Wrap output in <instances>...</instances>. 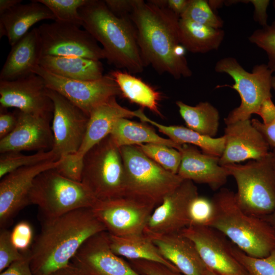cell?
I'll return each mask as SVG.
<instances>
[{"mask_svg": "<svg viewBox=\"0 0 275 275\" xmlns=\"http://www.w3.org/2000/svg\"><path fill=\"white\" fill-rule=\"evenodd\" d=\"M129 17L146 66L177 79L192 75L179 39V16L150 1L135 0Z\"/></svg>", "mask_w": 275, "mask_h": 275, "instance_id": "6da1fadb", "label": "cell"}, {"mask_svg": "<svg viewBox=\"0 0 275 275\" xmlns=\"http://www.w3.org/2000/svg\"><path fill=\"white\" fill-rule=\"evenodd\" d=\"M41 221V231L30 249L31 266L36 275H50L65 267L86 241L106 231L91 208Z\"/></svg>", "mask_w": 275, "mask_h": 275, "instance_id": "7a4b0ae2", "label": "cell"}, {"mask_svg": "<svg viewBox=\"0 0 275 275\" xmlns=\"http://www.w3.org/2000/svg\"><path fill=\"white\" fill-rule=\"evenodd\" d=\"M79 13L82 26L101 43L109 64L131 73L143 71L146 66L130 17L117 16L99 0H88Z\"/></svg>", "mask_w": 275, "mask_h": 275, "instance_id": "3957f363", "label": "cell"}, {"mask_svg": "<svg viewBox=\"0 0 275 275\" xmlns=\"http://www.w3.org/2000/svg\"><path fill=\"white\" fill-rule=\"evenodd\" d=\"M214 214L209 225L224 235L247 255L268 256L275 249V231L262 217L244 211L235 193L221 188L211 199Z\"/></svg>", "mask_w": 275, "mask_h": 275, "instance_id": "277c9868", "label": "cell"}, {"mask_svg": "<svg viewBox=\"0 0 275 275\" xmlns=\"http://www.w3.org/2000/svg\"><path fill=\"white\" fill-rule=\"evenodd\" d=\"M97 200L81 182L63 176L56 168L39 174L29 195V204L38 207L41 221L78 209L92 208Z\"/></svg>", "mask_w": 275, "mask_h": 275, "instance_id": "5b68a950", "label": "cell"}, {"mask_svg": "<svg viewBox=\"0 0 275 275\" xmlns=\"http://www.w3.org/2000/svg\"><path fill=\"white\" fill-rule=\"evenodd\" d=\"M80 182L98 200L125 196L126 175L120 148L109 135L84 156Z\"/></svg>", "mask_w": 275, "mask_h": 275, "instance_id": "8992f818", "label": "cell"}, {"mask_svg": "<svg viewBox=\"0 0 275 275\" xmlns=\"http://www.w3.org/2000/svg\"><path fill=\"white\" fill-rule=\"evenodd\" d=\"M126 175V195L156 206L184 180L146 156L138 146L120 147Z\"/></svg>", "mask_w": 275, "mask_h": 275, "instance_id": "52a82bcc", "label": "cell"}, {"mask_svg": "<svg viewBox=\"0 0 275 275\" xmlns=\"http://www.w3.org/2000/svg\"><path fill=\"white\" fill-rule=\"evenodd\" d=\"M223 166L236 182V200L244 211L263 217L274 211L275 171L271 151L260 160Z\"/></svg>", "mask_w": 275, "mask_h": 275, "instance_id": "ba28073f", "label": "cell"}, {"mask_svg": "<svg viewBox=\"0 0 275 275\" xmlns=\"http://www.w3.org/2000/svg\"><path fill=\"white\" fill-rule=\"evenodd\" d=\"M215 72L225 73L234 80L232 86L225 85L236 90L241 103L225 118L226 125L238 121L250 119L252 115L257 114L262 103L271 97L272 72L267 64L255 66L251 72L246 71L232 57L219 60L214 67Z\"/></svg>", "mask_w": 275, "mask_h": 275, "instance_id": "9c48e42d", "label": "cell"}, {"mask_svg": "<svg viewBox=\"0 0 275 275\" xmlns=\"http://www.w3.org/2000/svg\"><path fill=\"white\" fill-rule=\"evenodd\" d=\"M32 72L41 76L48 89L64 96L89 116L98 106L121 95L110 74L95 80H77L54 74L39 65L33 68Z\"/></svg>", "mask_w": 275, "mask_h": 275, "instance_id": "30bf717a", "label": "cell"}, {"mask_svg": "<svg viewBox=\"0 0 275 275\" xmlns=\"http://www.w3.org/2000/svg\"><path fill=\"white\" fill-rule=\"evenodd\" d=\"M42 56L78 57L92 60L106 59L105 53L86 30L54 21L38 28Z\"/></svg>", "mask_w": 275, "mask_h": 275, "instance_id": "8fae6325", "label": "cell"}, {"mask_svg": "<svg viewBox=\"0 0 275 275\" xmlns=\"http://www.w3.org/2000/svg\"><path fill=\"white\" fill-rule=\"evenodd\" d=\"M154 205L124 196L97 200L91 208L110 234L122 236L144 233Z\"/></svg>", "mask_w": 275, "mask_h": 275, "instance_id": "7c38bea8", "label": "cell"}, {"mask_svg": "<svg viewBox=\"0 0 275 275\" xmlns=\"http://www.w3.org/2000/svg\"><path fill=\"white\" fill-rule=\"evenodd\" d=\"M47 93L53 104L51 150L59 159L75 155L82 142L89 116L57 92L48 88Z\"/></svg>", "mask_w": 275, "mask_h": 275, "instance_id": "4fadbf2b", "label": "cell"}, {"mask_svg": "<svg viewBox=\"0 0 275 275\" xmlns=\"http://www.w3.org/2000/svg\"><path fill=\"white\" fill-rule=\"evenodd\" d=\"M180 232L194 242L208 269L219 275H250L233 255L230 241L218 231L189 225Z\"/></svg>", "mask_w": 275, "mask_h": 275, "instance_id": "5bb4252c", "label": "cell"}, {"mask_svg": "<svg viewBox=\"0 0 275 275\" xmlns=\"http://www.w3.org/2000/svg\"><path fill=\"white\" fill-rule=\"evenodd\" d=\"M198 195L194 182L184 180L154 209L144 233L150 236L176 233L188 226L189 205Z\"/></svg>", "mask_w": 275, "mask_h": 275, "instance_id": "9a60e30c", "label": "cell"}, {"mask_svg": "<svg viewBox=\"0 0 275 275\" xmlns=\"http://www.w3.org/2000/svg\"><path fill=\"white\" fill-rule=\"evenodd\" d=\"M43 79L32 73L14 80H0L1 107L23 113L52 116L53 104Z\"/></svg>", "mask_w": 275, "mask_h": 275, "instance_id": "2e32d148", "label": "cell"}, {"mask_svg": "<svg viewBox=\"0 0 275 275\" xmlns=\"http://www.w3.org/2000/svg\"><path fill=\"white\" fill-rule=\"evenodd\" d=\"M61 160H51L17 169L0 182V227L6 228L14 216L29 204V195L36 177L41 172L57 168Z\"/></svg>", "mask_w": 275, "mask_h": 275, "instance_id": "e0dca14e", "label": "cell"}, {"mask_svg": "<svg viewBox=\"0 0 275 275\" xmlns=\"http://www.w3.org/2000/svg\"><path fill=\"white\" fill-rule=\"evenodd\" d=\"M142 108L132 111L120 105L116 97L96 107L90 113L86 133L77 152L63 158V163L70 171L81 174L82 159L94 146L109 135L116 123L121 118L139 117Z\"/></svg>", "mask_w": 275, "mask_h": 275, "instance_id": "ac0fdd59", "label": "cell"}, {"mask_svg": "<svg viewBox=\"0 0 275 275\" xmlns=\"http://www.w3.org/2000/svg\"><path fill=\"white\" fill-rule=\"evenodd\" d=\"M71 260L89 275H144L112 251L106 231L89 238Z\"/></svg>", "mask_w": 275, "mask_h": 275, "instance_id": "d6986e66", "label": "cell"}, {"mask_svg": "<svg viewBox=\"0 0 275 275\" xmlns=\"http://www.w3.org/2000/svg\"><path fill=\"white\" fill-rule=\"evenodd\" d=\"M224 131L225 148L219 158L221 166L260 160L270 152L269 145L250 119L227 125Z\"/></svg>", "mask_w": 275, "mask_h": 275, "instance_id": "ffe728a7", "label": "cell"}, {"mask_svg": "<svg viewBox=\"0 0 275 275\" xmlns=\"http://www.w3.org/2000/svg\"><path fill=\"white\" fill-rule=\"evenodd\" d=\"M18 121L13 131L0 140V153L52 149L53 138L50 120L52 116H39L17 112Z\"/></svg>", "mask_w": 275, "mask_h": 275, "instance_id": "44dd1931", "label": "cell"}, {"mask_svg": "<svg viewBox=\"0 0 275 275\" xmlns=\"http://www.w3.org/2000/svg\"><path fill=\"white\" fill-rule=\"evenodd\" d=\"M179 151L181 161L177 174L183 180L207 184L213 190L226 184L229 175L219 164V157L205 154L189 144L182 145Z\"/></svg>", "mask_w": 275, "mask_h": 275, "instance_id": "7402d4cb", "label": "cell"}, {"mask_svg": "<svg viewBox=\"0 0 275 275\" xmlns=\"http://www.w3.org/2000/svg\"><path fill=\"white\" fill-rule=\"evenodd\" d=\"M148 236L162 256L183 275H208L196 245L180 232Z\"/></svg>", "mask_w": 275, "mask_h": 275, "instance_id": "603a6c76", "label": "cell"}, {"mask_svg": "<svg viewBox=\"0 0 275 275\" xmlns=\"http://www.w3.org/2000/svg\"><path fill=\"white\" fill-rule=\"evenodd\" d=\"M42 57L38 28H34L11 46L0 72V80H14L32 73Z\"/></svg>", "mask_w": 275, "mask_h": 275, "instance_id": "cb8c5ba5", "label": "cell"}, {"mask_svg": "<svg viewBox=\"0 0 275 275\" xmlns=\"http://www.w3.org/2000/svg\"><path fill=\"white\" fill-rule=\"evenodd\" d=\"M48 19H55L53 14L37 0L18 4L0 15V37L6 36L12 46L35 24Z\"/></svg>", "mask_w": 275, "mask_h": 275, "instance_id": "d4e9b609", "label": "cell"}, {"mask_svg": "<svg viewBox=\"0 0 275 275\" xmlns=\"http://www.w3.org/2000/svg\"><path fill=\"white\" fill-rule=\"evenodd\" d=\"M107 238L112 251L120 257L130 260H142L160 263L180 272L162 256L151 238L144 233L122 236L107 233Z\"/></svg>", "mask_w": 275, "mask_h": 275, "instance_id": "484cf974", "label": "cell"}, {"mask_svg": "<svg viewBox=\"0 0 275 275\" xmlns=\"http://www.w3.org/2000/svg\"><path fill=\"white\" fill-rule=\"evenodd\" d=\"M39 65L57 75L77 80H95L103 76L98 60L78 57L42 56Z\"/></svg>", "mask_w": 275, "mask_h": 275, "instance_id": "4316f807", "label": "cell"}, {"mask_svg": "<svg viewBox=\"0 0 275 275\" xmlns=\"http://www.w3.org/2000/svg\"><path fill=\"white\" fill-rule=\"evenodd\" d=\"M142 122L155 126L158 130L175 143L182 145L189 144L199 147L205 154L220 157L224 151L225 144L224 135L212 138L201 134L187 127L180 125H164L148 118L144 113L139 118Z\"/></svg>", "mask_w": 275, "mask_h": 275, "instance_id": "83f0119b", "label": "cell"}, {"mask_svg": "<svg viewBox=\"0 0 275 275\" xmlns=\"http://www.w3.org/2000/svg\"><path fill=\"white\" fill-rule=\"evenodd\" d=\"M109 135L120 148L126 146L156 144L164 145L179 151L182 147L170 139L161 137L148 125L127 118L119 119L115 124Z\"/></svg>", "mask_w": 275, "mask_h": 275, "instance_id": "f1b7e54d", "label": "cell"}, {"mask_svg": "<svg viewBox=\"0 0 275 275\" xmlns=\"http://www.w3.org/2000/svg\"><path fill=\"white\" fill-rule=\"evenodd\" d=\"M179 36L181 44L193 53H206L217 50L225 37L222 29H214L191 20L179 19Z\"/></svg>", "mask_w": 275, "mask_h": 275, "instance_id": "f546056e", "label": "cell"}, {"mask_svg": "<svg viewBox=\"0 0 275 275\" xmlns=\"http://www.w3.org/2000/svg\"><path fill=\"white\" fill-rule=\"evenodd\" d=\"M109 74L117 84L121 95L142 108L146 107L162 117L158 107L160 94L142 79L127 72L114 70Z\"/></svg>", "mask_w": 275, "mask_h": 275, "instance_id": "4dcf8cb0", "label": "cell"}, {"mask_svg": "<svg viewBox=\"0 0 275 275\" xmlns=\"http://www.w3.org/2000/svg\"><path fill=\"white\" fill-rule=\"evenodd\" d=\"M176 105L187 128L201 134L215 138L219 123L218 110L208 102H201L190 106L181 101Z\"/></svg>", "mask_w": 275, "mask_h": 275, "instance_id": "1f68e13d", "label": "cell"}, {"mask_svg": "<svg viewBox=\"0 0 275 275\" xmlns=\"http://www.w3.org/2000/svg\"><path fill=\"white\" fill-rule=\"evenodd\" d=\"M59 158L52 150L40 151L31 155H25L21 152H7L1 153L0 178L22 167L37 164Z\"/></svg>", "mask_w": 275, "mask_h": 275, "instance_id": "d6a6232c", "label": "cell"}, {"mask_svg": "<svg viewBox=\"0 0 275 275\" xmlns=\"http://www.w3.org/2000/svg\"><path fill=\"white\" fill-rule=\"evenodd\" d=\"M138 146L146 156L163 168L177 174L181 161V154L179 150L156 144H145Z\"/></svg>", "mask_w": 275, "mask_h": 275, "instance_id": "836d02e7", "label": "cell"}, {"mask_svg": "<svg viewBox=\"0 0 275 275\" xmlns=\"http://www.w3.org/2000/svg\"><path fill=\"white\" fill-rule=\"evenodd\" d=\"M53 14L54 21L82 26L79 9L88 0H37Z\"/></svg>", "mask_w": 275, "mask_h": 275, "instance_id": "e575fe53", "label": "cell"}, {"mask_svg": "<svg viewBox=\"0 0 275 275\" xmlns=\"http://www.w3.org/2000/svg\"><path fill=\"white\" fill-rule=\"evenodd\" d=\"M230 247L234 256L250 275H275V249L268 256L258 258L247 255L231 242Z\"/></svg>", "mask_w": 275, "mask_h": 275, "instance_id": "d590c367", "label": "cell"}, {"mask_svg": "<svg viewBox=\"0 0 275 275\" xmlns=\"http://www.w3.org/2000/svg\"><path fill=\"white\" fill-rule=\"evenodd\" d=\"M180 18L214 29H222L224 21L213 12L208 2L204 0H190Z\"/></svg>", "mask_w": 275, "mask_h": 275, "instance_id": "8d00e7d4", "label": "cell"}, {"mask_svg": "<svg viewBox=\"0 0 275 275\" xmlns=\"http://www.w3.org/2000/svg\"><path fill=\"white\" fill-rule=\"evenodd\" d=\"M249 40L265 51L268 58L267 65L272 73L275 72V21L254 31Z\"/></svg>", "mask_w": 275, "mask_h": 275, "instance_id": "74e56055", "label": "cell"}, {"mask_svg": "<svg viewBox=\"0 0 275 275\" xmlns=\"http://www.w3.org/2000/svg\"><path fill=\"white\" fill-rule=\"evenodd\" d=\"M214 214L212 199L198 196L189 207V225L209 226Z\"/></svg>", "mask_w": 275, "mask_h": 275, "instance_id": "f35d334b", "label": "cell"}, {"mask_svg": "<svg viewBox=\"0 0 275 275\" xmlns=\"http://www.w3.org/2000/svg\"><path fill=\"white\" fill-rule=\"evenodd\" d=\"M24 251L18 250L13 244L11 232L6 228H1L0 231V271L2 272L13 262L21 259Z\"/></svg>", "mask_w": 275, "mask_h": 275, "instance_id": "ab89813d", "label": "cell"}, {"mask_svg": "<svg viewBox=\"0 0 275 275\" xmlns=\"http://www.w3.org/2000/svg\"><path fill=\"white\" fill-rule=\"evenodd\" d=\"M33 230L31 225L24 221L18 223L11 232V239L14 246L20 251L30 249L33 243Z\"/></svg>", "mask_w": 275, "mask_h": 275, "instance_id": "60d3db41", "label": "cell"}, {"mask_svg": "<svg viewBox=\"0 0 275 275\" xmlns=\"http://www.w3.org/2000/svg\"><path fill=\"white\" fill-rule=\"evenodd\" d=\"M131 261L138 272L144 275H182L160 263L142 260Z\"/></svg>", "mask_w": 275, "mask_h": 275, "instance_id": "b9f144b4", "label": "cell"}, {"mask_svg": "<svg viewBox=\"0 0 275 275\" xmlns=\"http://www.w3.org/2000/svg\"><path fill=\"white\" fill-rule=\"evenodd\" d=\"M24 253L23 258L12 263L0 275H34L31 266L30 249Z\"/></svg>", "mask_w": 275, "mask_h": 275, "instance_id": "7bdbcfd3", "label": "cell"}, {"mask_svg": "<svg viewBox=\"0 0 275 275\" xmlns=\"http://www.w3.org/2000/svg\"><path fill=\"white\" fill-rule=\"evenodd\" d=\"M6 109L1 107L0 140L11 133L15 129L17 123V113H11L7 111Z\"/></svg>", "mask_w": 275, "mask_h": 275, "instance_id": "ee69618b", "label": "cell"}, {"mask_svg": "<svg viewBox=\"0 0 275 275\" xmlns=\"http://www.w3.org/2000/svg\"><path fill=\"white\" fill-rule=\"evenodd\" d=\"M135 0H105L108 9L115 15L120 17L130 16Z\"/></svg>", "mask_w": 275, "mask_h": 275, "instance_id": "f6af8a7d", "label": "cell"}, {"mask_svg": "<svg viewBox=\"0 0 275 275\" xmlns=\"http://www.w3.org/2000/svg\"><path fill=\"white\" fill-rule=\"evenodd\" d=\"M272 88L275 91V76H272ZM251 122L262 134L270 148L275 150V120L268 125L257 119H253Z\"/></svg>", "mask_w": 275, "mask_h": 275, "instance_id": "bcb514c9", "label": "cell"}, {"mask_svg": "<svg viewBox=\"0 0 275 275\" xmlns=\"http://www.w3.org/2000/svg\"><path fill=\"white\" fill-rule=\"evenodd\" d=\"M150 1L159 7L170 10L179 17L190 2V0H152Z\"/></svg>", "mask_w": 275, "mask_h": 275, "instance_id": "7dc6e473", "label": "cell"}, {"mask_svg": "<svg viewBox=\"0 0 275 275\" xmlns=\"http://www.w3.org/2000/svg\"><path fill=\"white\" fill-rule=\"evenodd\" d=\"M257 114L262 119V123L268 125L275 120V105L271 100V97L266 99L261 105Z\"/></svg>", "mask_w": 275, "mask_h": 275, "instance_id": "c3c4849f", "label": "cell"}, {"mask_svg": "<svg viewBox=\"0 0 275 275\" xmlns=\"http://www.w3.org/2000/svg\"><path fill=\"white\" fill-rule=\"evenodd\" d=\"M250 2L254 5L255 8L254 16L255 20L258 22L262 27L268 25L267 23V15L266 9L270 1L267 0H253L250 1Z\"/></svg>", "mask_w": 275, "mask_h": 275, "instance_id": "681fc988", "label": "cell"}, {"mask_svg": "<svg viewBox=\"0 0 275 275\" xmlns=\"http://www.w3.org/2000/svg\"><path fill=\"white\" fill-rule=\"evenodd\" d=\"M50 275H89L70 262L66 266Z\"/></svg>", "mask_w": 275, "mask_h": 275, "instance_id": "f907efd6", "label": "cell"}, {"mask_svg": "<svg viewBox=\"0 0 275 275\" xmlns=\"http://www.w3.org/2000/svg\"><path fill=\"white\" fill-rule=\"evenodd\" d=\"M21 0H1L0 15L10 10L15 6L21 4Z\"/></svg>", "mask_w": 275, "mask_h": 275, "instance_id": "816d5d0a", "label": "cell"}, {"mask_svg": "<svg viewBox=\"0 0 275 275\" xmlns=\"http://www.w3.org/2000/svg\"><path fill=\"white\" fill-rule=\"evenodd\" d=\"M272 161L273 167L275 171V150L272 149ZM264 220H265L272 228V229L275 231V209L274 211L270 213V214L262 217Z\"/></svg>", "mask_w": 275, "mask_h": 275, "instance_id": "f5cc1de1", "label": "cell"}, {"mask_svg": "<svg viewBox=\"0 0 275 275\" xmlns=\"http://www.w3.org/2000/svg\"><path fill=\"white\" fill-rule=\"evenodd\" d=\"M208 275H219V274L215 273V272L211 270L208 269Z\"/></svg>", "mask_w": 275, "mask_h": 275, "instance_id": "db71d44e", "label": "cell"}]
</instances>
